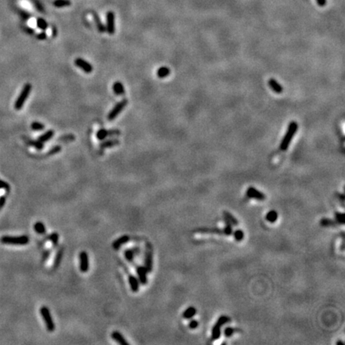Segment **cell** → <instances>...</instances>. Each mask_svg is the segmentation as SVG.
Wrapping results in <instances>:
<instances>
[{"mask_svg": "<svg viewBox=\"0 0 345 345\" xmlns=\"http://www.w3.org/2000/svg\"><path fill=\"white\" fill-rule=\"evenodd\" d=\"M298 130V124L296 122L293 121L290 124L288 125V130L286 131L285 137L283 138L282 142L280 145V150L282 151H285L288 150V148L289 146L291 143V141L296 134V133Z\"/></svg>", "mask_w": 345, "mask_h": 345, "instance_id": "6da1fadb", "label": "cell"}, {"mask_svg": "<svg viewBox=\"0 0 345 345\" xmlns=\"http://www.w3.org/2000/svg\"><path fill=\"white\" fill-rule=\"evenodd\" d=\"M29 237L27 236L23 235L20 237H10L3 236L0 238V241L4 245H25L29 243Z\"/></svg>", "mask_w": 345, "mask_h": 345, "instance_id": "7a4b0ae2", "label": "cell"}, {"mask_svg": "<svg viewBox=\"0 0 345 345\" xmlns=\"http://www.w3.org/2000/svg\"><path fill=\"white\" fill-rule=\"evenodd\" d=\"M32 90V86L30 83H27L23 86V90L21 91L20 94L18 97L17 100L15 101V109L17 110H20L23 108L24 103L27 100L28 97L30 95V93Z\"/></svg>", "mask_w": 345, "mask_h": 345, "instance_id": "3957f363", "label": "cell"}, {"mask_svg": "<svg viewBox=\"0 0 345 345\" xmlns=\"http://www.w3.org/2000/svg\"><path fill=\"white\" fill-rule=\"evenodd\" d=\"M40 313L43 319V321L45 322L46 327V329L48 330V332H54L55 329V323H54V320H53V318L51 316V314H50L49 308L47 307H46V306H43L40 308Z\"/></svg>", "mask_w": 345, "mask_h": 345, "instance_id": "277c9868", "label": "cell"}, {"mask_svg": "<svg viewBox=\"0 0 345 345\" xmlns=\"http://www.w3.org/2000/svg\"><path fill=\"white\" fill-rule=\"evenodd\" d=\"M230 321V318L227 316H221L217 321L216 322V324L213 326V329H212V335H211V339L212 340H218L220 336V328L221 326H223L225 324H227Z\"/></svg>", "mask_w": 345, "mask_h": 345, "instance_id": "5b68a950", "label": "cell"}, {"mask_svg": "<svg viewBox=\"0 0 345 345\" xmlns=\"http://www.w3.org/2000/svg\"><path fill=\"white\" fill-rule=\"evenodd\" d=\"M128 102H129V101H128L127 99H125V98H124L122 100H121L120 102H118L113 107L112 110H110V112L109 113V114H108L107 116L108 120L110 121L114 120L115 118H117L118 115L120 114V113L125 109V106L127 105Z\"/></svg>", "mask_w": 345, "mask_h": 345, "instance_id": "8992f818", "label": "cell"}, {"mask_svg": "<svg viewBox=\"0 0 345 345\" xmlns=\"http://www.w3.org/2000/svg\"><path fill=\"white\" fill-rule=\"evenodd\" d=\"M105 30L109 35H112L115 33V15L113 11H108L106 14Z\"/></svg>", "mask_w": 345, "mask_h": 345, "instance_id": "52a82bcc", "label": "cell"}, {"mask_svg": "<svg viewBox=\"0 0 345 345\" xmlns=\"http://www.w3.org/2000/svg\"><path fill=\"white\" fill-rule=\"evenodd\" d=\"M120 131L118 130H105V129H101L96 133V137L98 140L103 141L108 137H112V136H118L120 135Z\"/></svg>", "mask_w": 345, "mask_h": 345, "instance_id": "ba28073f", "label": "cell"}, {"mask_svg": "<svg viewBox=\"0 0 345 345\" xmlns=\"http://www.w3.org/2000/svg\"><path fill=\"white\" fill-rule=\"evenodd\" d=\"M74 65L80 68L83 72L86 74H90L93 71V66L87 61L84 60L82 58H78L74 60Z\"/></svg>", "mask_w": 345, "mask_h": 345, "instance_id": "9c48e42d", "label": "cell"}, {"mask_svg": "<svg viewBox=\"0 0 345 345\" xmlns=\"http://www.w3.org/2000/svg\"><path fill=\"white\" fill-rule=\"evenodd\" d=\"M246 195L248 198H253V199H256L257 201H264L265 200V195L263 193H261L260 191L254 187H249L248 188L247 191H246Z\"/></svg>", "mask_w": 345, "mask_h": 345, "instance_id": "30bf717a", "label": "cell"}, {"mask_svg": "<svg viewBox=\"0 0 345 345\" xmlns=\"http://www.w3.org/2000/svg\"><path fill=\"white\" fill-rule=\"evenodd\" d=\"M79 261H80V271L82 273H86L89 269V258L86 252L83 251L79 254Z\"/></svg>", "mask_w": 345, "mask_h": 345, "instance_id": "8fae6325", "label": "cell"}, {"mask_svg": "<svg viewBox=\"0 0 345 345\" xmlns=\"http://www.w3.org/2000/svg\"><path fill=\"white\" fill-rule=\"evenodd\" d=\"M136 271H137V274H138V279L139 283H141V285H146L148 283V273L146 269H145V268L144 266H137Z\"/></svg>", "mask_w": 345, "mask_h": 345, "instance_id": "7c38bea8", "label": "cell"}, {"mask_svg": "<svg viewBox=\"0 0 345 345\" xmlns=\"http://www.w3.org/2000/svg\"><path fill=\"white\" fill-rule=\"evenodd\" d=\"M147 273H151L153 269V254L151 250H146L145 256V266Z\"/></svg>", "mask_w": 345, "mask_h": 345, "instance_id": "4fadbf2b", "label": "cell"}, {"mask_svg": "<svg viewBox=\"0 0 345 345\" xmlns=\"http://www.w3.org/2000/svg\"><path fill=\"white\" fill-rule=\"evenodd\" d=\"M111 337L116 342L118 343L121 345H129L130 344L125 340V337L123 336L122 334H121L118 331H114L111 334Z\"/></svg>", "mask_w": 345, "mask_h": 345, "instance_id": "5bb4252c", "label": "cell"}, {"mask_svg": "<svg viewBox=\"0 0 345 345\" xmlns=\"http://www.w3.org/2000/svg\"><path fill=\"white\" fill-rule=\"evenodd\" d=\"M119 144H120V141L117 138H113V139L103 141L102 142L100 143L99 146L101 149H107V148H112L114 146H116Z\"/></svg>", "mask_w": 345, "mask_h": 345, "instance_id": "9a60e30c", "label": "cell"}, {"mask_svg": "<svg viewBox=\"0 0 345 345\" xmlns=\"http://www.w3.org/2000/svg\"><path fill=\"white\" fill-rule=\"evenodd\" d=\"M130 240V237L128 235L122 236V237L118 238L117 240H115L113 242V248L117 250V249H118L119 248L122 247L123 245L126 244Z\"/></svg>", "mask_w": 345, "mask_h": 345, "instance_id": "2e32d148", "label": "cell"}, {"mask_svg": "<svg viewBox=\"0 0 345 345\" xmlns=\"http://www.w3.org/2000/svg\"><path fill=\"white\" fill-rule=\"evenodd\" d=\"M197 232L199 233H212V234H225V229H217V228H213V229H197Z\"/></svg>", "mask_w": 345, "mask_h": 345, "instance_id": "e0dca14e", "label": "cell"}, {"mask_svg": "<svg viewBox=\"0 0 345 345\" xmlns=\"http://www.w3.org/2000/svg\"><path fill=\"white\" fill-rule=\"evenodd\" d=\"M268 86L276 94H280V93L283 92L282 86L280 85V83H278L277 81L274 79V78H270L268 80Z\"/></svg>", "mask_w": 345, "mask_h": 345, "instance_id": "ac0fdd59", "label": "cell"}, {"mask_svg": "<svg viewBox=\"0 0 345 345\" xmlns=\"http://www.w3.org/2000/svg\"><path fill=\"white\" fill-rule=\"evenodd\" d=\"M129 284H130V288L133 293H137L139 290V281L137 277L134 276H129Z\"/></svg>", "mask_w": 345, "mask_h": 345, "instance_id": "d6986e66", "label": "cell"}, {"mask_svg": "<svg viewBox=\"0 0 345 345\" xmlns=\"http://www.w3.org/2000/svg\"><path fill=\"white\" fill-rule=\"evenodd\" d=\"M113 91L116 95H123L125 94V88L121 82H115L113 85Z\"/></svg>", "mask_w": 345, "mask_h": 345, "instance_id": "ffe728a7", "label": "cell"}, {"mask_svg": "<svg viewBox=\"0 0 345 345\" xmlns=\"http://www.w3.org/2000/svg\"><path fill=\"white\" fill-rule=\"evenodd\" d=\"M63 248L61 247L58 250L57 253H56V256H55V260H54V263H53V268L54 269H56L57 268H58V266H59V265H60L61 261H62V259H63Z\"/></svg>", "mask_w": 345, "mask_h": 345, "instance_id": "44dd1931", "label": "cell"}, {"mask_svg": "<svg viewBox=\"0 0 345 345\" xmlns=\"http://www.w3.org/2000/svg\"><path fill=\"white\" fill-rule=\"evenodd\" d=\"M54 135H55V131H54V130H47L45 133H43V134H42L41 136H39V138H38V140L39 141V142H41L45 143L46 142H48L50 139H51V138L54 137Z\"/></svg>", "mask_w": 345, "mask_h": 345, "instance_id": "7402d4cb", "label": "cell"}, {"mask_svg": "<svg viewBox=\"0 0 345 345\" xmlns=\"http://www.w3.org/2000/svg\"><path fill=\"white\" fill-rule=\"evenodd\" d=\"M93 17H94V20L97 28H98V31L100 33H104L105 31V27L102 24V23L101 22L100 18L98 17V15L95 13H93Z\"/></svg>", "mask_w": 345, "mask_h": 345, "instance_id": "603a6c76", "label": "cell"}, {"mask_svg": "<svg viewBox=\"0 0 345 345\" xmlns=\"http://www.w3.org/2000/svg\"><path fill=\"white\" fill-rule=\"evenodd\" d=\"M170 74V70L166 66H161L158 70L157 71V75H158V78H166L167 76H169Z\"/></svg>", "mask_w": 345, "mask_h": 345, "instance_id": "cb8c5ba5", "label": "cell"}, {"mask_svg": "<svg viewBox=\"0 0 345 345\" xmlns=\"http://www.w3.org/2000/svg\"><path fill=\"white\" fill-rule=\"evenodd\" d=\"M34 229H35V231L38 234H41V235L46 233V226L41 221H37V222L35 223V225H34Z\"/></svg>", "mask_w": 345, "mask_h": 345, "instance_id": "d4e9b609", "label": "cell"}, {"mask_svg": "<svg viewBox=\"0 0 345 345\" xmlns=\"http://www.w3.org/2000/svg\"><path fill=\"white\" fill-rule=\"evenodd\" d=\"M197 310L194 307H189L183 313V318H185L186 320L191 319L195 316Z\"/></svg>", "mask_w": 345, "mask_h": 345, "instance_id": "484cf974", "label": "cell"}, {"mask_svg": "<svg viewBox=\"0 0 345 345\" xmlns=\"http://www.w3.org/2000/svg\"><path fill=\"white\" fill-rule=\"evenodd\" d=\"M223 215H224V218L229 220L232 225L237 226L238 225V220L233 217L232 213H229L228 211H223Z\"/></svg>", "mask_w": 345, "mask_h": 345, "instance_id": "4316f807", "label": "cell"}, {"mask_svg": "<svg viewBox=\"0 0 345 345\" xmlns=\"http://www.w3.org/2000/svg\"><path fill=\"white\" fill-rule=\"evenodd\" d=\"M278 218V214L275 210H271L266 214V220L270 223H274Z\"/></svg>", "mask_w": 345, "mask_h": 345, "instance_id": "83f0119b", "label": "cell"}, {"mask_svg": "<svg viewBox=\"0 0 345 345\" xmlns=\"http://www.w3.org/2000/svg\"><path fill=\"white\" fill-rule=\"evenodd\" d=\"M53 4L56 7L61 8L70 6L71 4V2H70V0H55Z\"/></svg>", "mask_w": 345, "mask_h": 345, "instance_id": "f1b7e54d", "label": "cell"}, {"mask_svg": "<svg viewBox=\"0 0 345 345\" xmlns=\"http://www.w3.org/2000/svg\"><path fill=\"white\" fill-rule=\"evenodd\" d=\"M320 225L324 226V227H332V226H335L336 225V222L332 220V219H328V218H322L320 220Z\"/></svg>", "mask_w": 345, "mask_h": 345, "instance_id": "f546056e", "label": "cell"}, {"mask_svg": "<svg viewBox=\"0 0 345 345\" xmlns=\"http://www.w3.org/2000/svg\"><path fill=\"white\" fill-rule=\"evenodd\" d=\"M28 144L30 145H31V146H34V147L38 150H42L43 148H44V143L41 142H39L38 140L37 141L30 140L28 142Z\"/></svg>", "mask_w": 345, "mask_h": 345, "instance_id": "4dcf8cb0", "label": "cell"}, {"mask_svg": "<svg viewBox=\"0 0 345 345\" xmlns=\"http://www.w3.org/2000/svg\"><path fill=\"white\" fill-rule=\"evenodd\" d=\"M30 128L35 131H41V130H43L45 129V125H43V123L38 122H34L31 123Z\"/></svg>", "mask_w": 345, "mask_h": 345, "instance_id": "1f68e13d", "label": "cell"}, {"mask_svg": "<svg viewBox=\"0 0 345 345\" xmlns=\"http://www.w3.org/2000/svg\"><path fill=\"white\" fill-rule=\"evenodd\" d=\"M48 239L52 242L53 245L55 246V247H56V246H58V240H59V235L57 233H51L50 235H49V237H48Z\"/></svg>", "mask_w": 345, "mask_h": 345, "instance_id": "d6a6232c", "label": "cell"}, {"mask_svg": "<svg viewBox=\"0 0 345 345\" xmlns=\"http://www.w3.org/2000/svg\"><path fill=\"white\" fill-rule=\"evenodd\" d=\"M37 26L38 27L40 28L41 30H46L48 27L47 23H46L44 19H43L42 18H38L37 19Z\"/></svg>", "mask_w": 345, "mask_h": 345, "instance_id": "836d02e7", "label": "cell"}, {"mask_svg": "<svg viewBox=\"0 0 345 345\" xmlns=\"http://www.w3.org/2000/svg\"><path fill=\"white\" fill-rule=\"evenodd\" d=\"M225 223H226V225H225V235H231L232 233H233V227H232V225H231V223L228 220H226V219H225Z\"/></svg>", "mask_w": 345, "mask_h": 345, "instance_id": "e575fe53", "label": "cell"}, {"mask_svg": "<svg viewBox=\"0 0 345 345\" xmlns=\"http://www.w3.org/2000/svg\"><path fill=\"white\" fill-rule=\"evenodd\" d=\"M335 217L336 224L344 225V213H340V212H336V213H335Z\"/></svg>", "mask_w": 345, "mask_h": 345, "instance_id": "d590c367", "label": "cell"}, {"mask_svg": "<svg viewBox=\"0 0 345 345\" xmlns=\"http://www.w3.org/2000/svg\"><path fill=\"white\" fill-rule=\"evenodd\" d=\"M134 256L135 255H134L133 249H126L125 251V258L128 261H132Z\"/></svg>", "mask_w": 345, "mask_h": 345, "instance_id": "8d00e7d4", "label": "cell"}, {"mask_svg": "<svg viewBox=\"0 0 345 345\" xmlns=\"http://www.w3.org/2000/svg\"><path fill=\"white\" fill-rule=\"evenodd\" d=\"M244 235H245V234H244V232H243L241 229H237L234 232V238H235V240H237V241L242 240L243 238H244Z\"/></svg>", "mask_w": 345, "mask_h": 345, "instance_id": "74e56055", "label": "cell"}, {"mask_svg": "<svg viewBox=\"0 0 345 345\" xmlns=\"http://www.w3.org/2000/svg\"><path fill=\"white\" fill-rule=\"evenodd\" d=\"M74 139H75L74 136L73 135V134H67V135H64L60 137L58 140L60 141V142H72V141H74Z\"/></svg>", "mask_w": 345, "mask_h": 345, "instance_id": "f35d334b", "label": "cell"}, {"mask_svg": "<svg viewBox=\"0 0 345 345\" xmlns=\"http://www.w3.org/2000/svg\"><path fill=\"white\" fill-rule=\"evenodd\" d=\"M235 332L236 329L231 328V327H229V328H225V331H224V334H225V335L226 337H229V336H231V335H233Z\"/></svg>", "mask_w": 345, "mask_h": 345, "instance_id": "ab89813d", "label": "cell"}, {"mask_svg": "<svg viewBox=\"0 0 345 345\" xmlns=\"http://www.w3.org/2000/svg\"><path fill=\"white\" fill-rule=\"evenodd\" d=\"M61 150H62V147H61L60 145H55V146H54V147L49 151L48 153L53 155V154H55V153H58V152H60Z\"/></svg>", "mask_w": 345, "mask_h": 345, "instance_id": "60d3db41", "label": "cell"}, {"mask_svg": "<svg viewBox=\"0 0 345 345\" xmlns=\"http://www.w3.org/2000/svg\"><path fill=\"white\" fill-rule=\"evenodd\" d=\"M5 189V190H9L10 189V186H9V185H8L7 183L5 182V181H3L0 180V189Z\"/></svg>", "mask_w": 345, "mask_h": 345, "instance_id": "b9f144b4", "label": "cell"}, {"mask_svg": "<svg viewBox=\"0 0 345 345\" xmlns=\"http://www.w3.org/2000/svg\"><path fill=\"white\" fill-rule=\"evenodd\" d=\"M198 326V322L197 321V320H191L189 322V328H192V329H194V328H196Z\"/></svg>", "mask_w": 345, "mask_h": 345, "instance_id": "7bdbcfd3", "label": "cell"}, {"mask_svg": "<svg viewBox=\"0 0 345 345\" xmlns=\"http://www.w3.org/2000/svg\"><path fill=\"white\" fill-rule=\"evenodd\" d=\"M50 255V250H46L43 254V261H46L47 260L49 257Z\"/></svg>", "mask_w": 345, "mask_h": 345, "instance_id": "ee69618b", "label": "cell"}, {"mask_svg": "<svg viewBox=\"0 0 345 345\" xmlns=\"http://www.w3.org/2000/svg\"><path fill=\"white\" fill-rule=\"evenodd\" d=\"M37 38L38 39H39V40H44V39H46V34L45 32H42L41 34L37 35Z\"/></svg>", "mask_w": 345, "mask_h": 345, "instance_id": "f6af8a7d", "label": "cell"}, {"mask_svg": "<svg viewBox=\"0 0 345 345\" xmlns=\"http://www.w3.org/2000/svg\"><path fill=\"white\" fill-rule=\"evenodd\" d=\"M6 203V198L4 196H0V209L3 207V205H5Z\"/></svg>", "mask_w": 345, "mask_h": 345, "instance_id": "bcb514c9", "label": "cell"}, {"mask_svg": "<svg viewBox=\"0 0 345 345\" xmlns=\"http://www.w3.org/2000/svg\"><path fill=\"white\" fill-rule=\"evenodd\" d=\"M316 2L320 7H324L327 3V0H316Z\"/></svg>", "mask_w": 345, "mask_h": 345, "instance_id": "7dc6e473", "label": "cell"}, {"mask_svg": "<svg viewBox=\"0 0 345 345\" xmlns=\"http://www.w3.org/2000/svg\"><path fill=\"white\" fill-rule=\"evenodd\" d=\"M338 198H340V200L341 201V204H342V206H344V195L343 194H337Z\"/></svg>", "mask_w": 345, "mask_h": 345, "instance_id": "c3c4849f", "label": "cell"}, {"mask_svg": "<svg viewBox=\"0 0 345 345\" xmlns=\"http://www.w3.org/2000/svg\"><path fill=\"white\" fill-rule=\"evenodd\" d=\"M344 344V342H341V341H338L337 344Z\"/></svg>", "mask_w": 345, "mask_h": 345, "instance_id": "681fc988", "label": "cell"}]
</instances>
